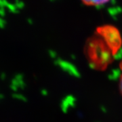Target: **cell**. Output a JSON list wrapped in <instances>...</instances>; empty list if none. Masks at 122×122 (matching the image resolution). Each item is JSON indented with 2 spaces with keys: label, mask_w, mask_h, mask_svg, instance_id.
Masks as SVG:
<instances>
[{
  "label": "cell",
  "mask_w": 122,
  "mask_h": 122,
  "mask_svg": "<svg viewBox=\"0 0 122 122\" xmlns=\"http://www.w3.org/2000/svg\"><path fill=\"white\" fill-rule=\"evenodd\" d=\"M100 35H102L107 45L113 51H116L119 48L121 43L119 33L117 30L113 27L106 26L99 30Z\"/></svg>",
  "instance_id": "obj_1"
},
{
  "label": "cell",
  "mask_w": 122,
  "mask_h": 122,
  "mask_svg": "<svg viewBox=\"0 0 122 122\" xmlns=\"http://www.w3.org/2000/svg\"><path fill=\"white\" fill-rule=\"evenodd\" d=\"M82 1L87 5L99 6V5H104L110 0H82Z\"/></svg>",
  "instance_id": "obj_2"
},
{
  "label": "cell",
  "mask_w": 122,
  "mask_h": 122,
  "mask_svg": "<svg viewBox=\"0 0 122 122\" xmlns=\"http://www.w3.org/2000/svg\"><path fill=\"white\" fill-rule=\"evenodd\" d=\"M119 90H120V92L122 94V75L120 78V81H119Z\"/></svg>",
  "instance_id": "obj_3"
}]
</instances>
